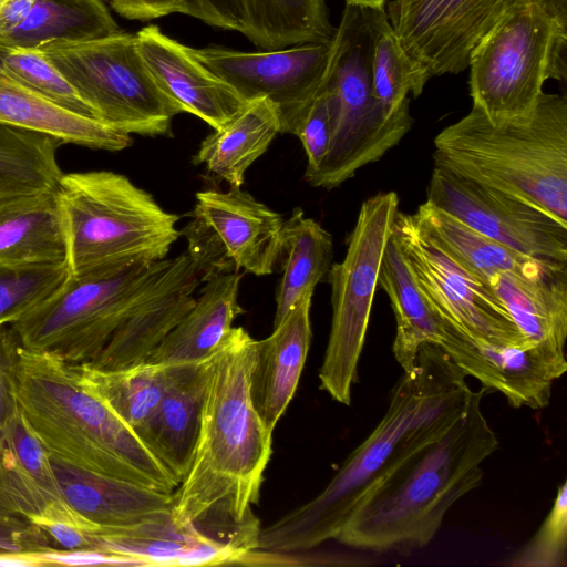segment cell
<instances>
[{
    "label": "cell",
    "mask_w": 567,
    "mask_h": 567,
    "mask_svg": "<svg viewBox=\"0 0 567 567\" xmlns=\"http://www.w3.org/2000/svg\"><path fill=\"white\" fill-rule=\"evenodd\" d=\"M257 340L233 327L208 358L199 434L186 477L174 492L173 520L228 547L239 560L258 548L260 497L272 432L251 398Z\"/></svg>",
    "instance_id": "1"
},
{
    "label": "cell",
    "mask_w": 567,
    "mask_h": 567,
    "mask_svg": "<svg viewBox=\"0 0 567 567\" xmlns=\"http://www.w3.org/2000/svg\"><path fill=\"white\" fill-rule=\"evenodd\" d=\"M466 374L436 344L425 343L403 372L375 429L308 503L260 528L258 550L289 554L334 539L372 489L402 462L439 439L465 412Z\"/></svg>",
    "instance_id": "2"
},
{
    "label": "cell",
    "mask_w": 567,
    "mask_h": 567,
    "mask_svg": "<svg viewBox=\"0 0 567 567\" xmlns=\"http://www.w3.org/2000/svg\"><path fill=\"white\" fill-rule=\"evenodd\" d=\"M473 391L465 412L439 439L390 472L334 539L373 553L410 555L436 535L447 511L483 480V462L499 445Z\"/></svg>",
    "instance_id": "3"
},
{
    "label": "cell",
    "mask_w": 567,
    "mask_h": 567,
    "mask_svg": "<svg viewBox=\"0 0 567 567\" xmlns=\"http://www.w3.org/2000/svg\"><path fill=\"white\" fill-rule=\"evenodd\" d=\"M12 378L20 413L58 461L161 493L179 486L134 430L89 390L75 367L17 344Z\"/></svg>",
    "instance_id": "4"
},
{
    "label": "cell",
    "mask_w": 567,
    "mask_h": 567,
    "mask_svg": "<svg viewBox=\"0 0 567 567\" xmlns=\"http://www.w3.org/2000/svg\"><path fill=\"white\" fill-rule=\"evenodd\" d=\"M434 165L501 190L567 225V97L542 93L526 115L493 122L478 107L434 138Z\"/></svg>",
    "instance_id": "5"
},
{
    "label": "cell",
    "mask_w": 567,
    "mask_h": 567,
    "mask_svg": "<svg viewBox=\"0 0 567 567\" xmlns=\"http://www.w3.org/2000/svg\"><path fill=\"white\" fill-rule=\"evenodd\" d=\"M55 194L64 220L71 276L163 260L181 236L176 228L179 217L122 174H62Z\"/></svg>",
    "instance_id": "6"
},
{
    "label": "cell",
    "mask_w": 567,
    "mask_h": 567,
    "mask_svg": "<svg viewBox=\"0 0 567 567\" xmlns=\"http://www.w3.org/2000/svg\"><path fill=\"white\" fill-rule=\"evenodd\" d=\"M386 18L384 8L346 3L319 90L328 102L331 140L319 169L307 181L315 187L340 186L361 167L379 161L413 124L410 101L389 112L373 94V42Z\"/></svg>",
    "instance_id": "7"
},
{
    "label": "cell",
    "mask_w": 567,
    "mask_h": 567,
    "mask_svg": "<svg viewBox=\"0 0 567 567\" xmlns=\"http://www.w3.org/2000/svg\"><path fill=\"white\" fill-rule=\"evenodd\" d=\"M167 262L165 258L111 272L70 275L51 297L8 327L20 348L89 368Z\"/></svg>",
    "instance_id": "8"
},
{
    "label": "cell",
    "mask_w": 567,
    "mask_h": 567,
    "mask_svg": "<svg viewBox=\"0 0 567 567\" xmlns=\"http://www.w3.org/2000/svg\"><path fill=\"white\" fill-rule=\"evenodd\" d=\"M567 31L537 4L512 0L471 52L473 106L493 122L528 114L548 79L566 81Z\"/></svg>",
    "instance_id": "9"
},
{
    "label": "cell",
    "mask_w": 567,
    "mask_h": 567,
    "mask_svg": "<svg viewBox=\"0 0 567 567\" xmlns=\"http://www.w3.org/2000/svg\"><path fill=\"white\" fill-rule=\"evenodd\" d=\"M39 49L72 84L97 121L132 135L172 136L183 109L157 84L137 48L122 30L82 42H51Z\"/></svg>",
    "instance_id": "10"
},
{
    "label": "cell",
    "mask_w": 567,
    "mask_h": 567,
    "mask_svg": "<svg viewBox=\"0 0 567 567\" xmlns=\"http://www.w3.org/2000/svg\"><path fill=\"white\" fill-rule=\"evenodd\" d=\"M398 212L395 192L378 193L365 199L343 260L331 265L327 275L331 285L332 320L319 380L321 389L344 405L351 404L380 266Z\"/></svg>",
    "instance_id": "11"
},
{
    "label": "cell",
    "mask_w": 567,
    "mask_h": 567,
    "mask_svg": "<svg viewBox=\"0 0 567 567\" xmlns=\"http://www.w3.org/2000/svg\"><path fill=\"white\" fill-rule=\"evenodd\" d=\"M392 236L423 296L446 322L478 347L534 348L492 290L470 276L427 238L412 215L398 212Z\"/></svg>",
    "instance_id": "12"
},
{
    "label": "cell",
    "mask_w": 567,
    "mask_h": 567,
    "mask_svg": "<svg viewBox=\"0 0 567 567\" xmlns=\"http://www.w3.org/2000/svg\"><path fill=\"white\" fill-rule=\"evenodd\" d=\"M284 219L239 187L198 192L181 231L200 280L224 272L269 275L278 261Z\"/></svg>",
    "instance_id": "13"
},
{
    "label": "cell",
    "mask_w": 567,
    "mask_h": 567,
    "mask_svg": "<svg viewBox=\"0 0 567 567\" xmlns=\"http://www.w3.org/2000/svg\"><path fill=\"white\" fill-rule=\"evenodd\" d=\"M189 52L244 100L271 101L279 113L281 133L295 134L319 93L332 41L256 52L189 47Z\"/></svg>",
    "instance_id": "14"
},
{
    "label": "cell",
    "mask_w": 567,
    "mask_h": 567,
    "mask_svg": "<svg viewBox=\"0 0 567 567\" xmlns=\"http://www.w3.org/2000/svg\"><path fill=\"white\" fill-rule=\"evenodd\" d=\"M426 202L524 255L567 264V225L501 190L434 165Z\"/></svg>",
    "instance_id": "15"
},
{
    "label": "cell",
    "mask_w": 567,
    "mask_h": 567,
    "mask_svg": "<svg viewBox=\"0 0 567 567\" xmlns=\"http://www.w3.org/2000/svg\"><path fill=\"white\" fill-rule=\"evenodd\" d=\"M512 0H392L391 25L410 58L430 76L456 74Z\"/></svg>",
    "instance_id": "16"
},
{
    "label": "cell",
    "mask_w": 567,
    "mask_h": 567,
    "mask_svg": "<svg viewBox=\"0 0 567 567\" xmlns=\"http://www.w3.org/2000/svg\"><path fill=\"white\" fill-rule=\"evenodd\" d=\"M0 508L43 529L62 522L91 535L87 523L64 499L50 453L19 409L0 429Z\"/></svg>",
    "instance_id": "17"
},
{
    "label": "cell",
    "mask_w": 567,
    "mask_h": 567,
    "mask_svg": "<svg viewBox=\"0 0 567 567\" xmlns=\"http://www.w3.org/2000/svg\"><path fill=\"white\" fill-rule=\"evenodd\" d=\"M202 282L185 251L168 262L148 295L118 327L89 370L115 371L148 361L166 334L194 306Z\"/></svg>",
    "instance_id": "18"
},
{
    "label": "cell",
    "mask_w": 567,
    "mask_h": 567,
    "mask_svg": "<svg viewBox=\"0 0 567 567\" xmlns=\"http://www.w3.org/2000/svg\"><path fill=\"white\" fill-rule=\"evenodd\" d=\"M184 14L245 35L258 50L330 42L326 0H181Z\"/></svg>",
    "instance_id": "19"
},
{
    "label": "cell",
    "mask_w": 567,
    "mask_h": 567,
    "mask_svg": "<svg viewBox=\"0 0 567 567\" xmlns=\"http://www.w3.org/2000/svg\"><path fill=\"white\" fill-rule=\"evenodd\" d=\"M439 347L466 377L477 379L485 391L502 393L516 409L546 408L554 382L567 370L566 357L535 347H478L450 323Z\"/></svg>",
    "instance_id": "20"
},
{
    "label": "cell",
    "mask_w": 567,
    "mask_h": 567,
    "mask_svg": "<svg viewBox=\"0 0 567 567\" xmlns=\"http://www.w3.org/2000/svg\"><path fill=\"white\" fill-rule=\"evenodd\" d=\"M135 35L138 51L153 78L183 112L219 130L248 104L197 61L189 47L164 34L157 25L150 24Z\"/></svg>",
    "instance_id": "21"
},
{
    "label": "cell",
    "mask_w": 567,
    "mask_h": 567,
    "mask_svg": "<svg viewBox=\"0 0 567 567\" xmlns=\"http://www.w3.org/2000/svg\"><path fill=\"white\" fill-rule=\"evenodd\" d=\"M66 503L87 523L91 535L110 537L117 533L172 517L174 493L84 471L50 455Z\"/></svg>",
    "instance_id": "22"
},
{
    "label": "cell",
    "mask_w": 567,
    "mask_h": 567,
    "mask_svg": "<svg viewBox=\"0 0 567 567\" xmlns=\"http://www.w3.org/2000/svg\"><path fill=\"white\" fill-rule=\"evenodd\" d=\"M412 216L427 238L486 287L498 274L538 280L567 269V264L537 259L504 246L429 202Z\"/></svg>",
    "instance_id": "23"
},
{
    "label": "cell",
    "mask_w": 567,
    "mask_h": 567,
    "mask_svg": "<svg viewBox=\"0 0 567 567\" xmlns=\"http://www.w3.org/2000/svg\"><path fill=\"white\" fill-rule=\"evenodd\" d=\"M311 299L295 307L269 337L257 340L251 398L271 432L292 400L306 363L312 337Z\"/></svg>",
    "instance_id": "24"
},
{
    "label": "cell",
    "mask_w": 567,
    "mask_h": 567,
    "mask_svg": "<svg viewBox=\"0 0 567 567\" xmlns=\"http://www.w3.org/2000/svg\"><path fill=\"white\" fill-rule=\"evenodd\" d=\"M208 382V359L188 365L135 431L148 451L181 482L194 456Z\"/></svg>",
    "instance_id": "25"
},
{
    "label": "cell",
    "mask_w": 567,
    "mask_h": 567,
    "mask_svg": "<svg viewBox=\"0 0 567 567\" xmlns=\"http://www.w3.org/2000/svg\"><path fill=\"white\" fill-rule=\"evenodd\" d=\"M241 272L217 274L205 280L198 299L166 334L147 362L198 363L208 359L243 313L238 302Z\"/></svg>",
    "instance_id": "26"
},
{
    "label": "cell",
    "mask_w": 567,
    "mask_h": 567,
    "mask_svg": "<svg viewBox=\"0 0 567 567\" xmlns=\"http://www.w3.org/2000/svg\"><path fill=\"white\" fill-rule=\"evenodd\" d=\"M0 124L42 133L92 150L109 152L128 147L131 135L100 121L71 112L23 86L0 66Z\"/></svg>",
    "instance_id": "27"
},
{
    "label": "cell",
    "mask_w": 567,
    "mask_h": 567,
    "mask_svg": "<svg viewBox=\"0 0 567 567\" xmlns=\"http://www.w3.org/2000/svg\"><path fill=\"white\" fill-rule=\"evenodd\" d=\"M487 286L529 344L566 357L567 269L538 280L498 274Z\"/></svg>",
    "instance_id": "28"
},
{
    "label": "cell",
    "mask_w": 567,
    "mask_h": 567,
    "mask_svg": "<svg viewBox=\"0 0 567 567\" xmlns=\"http://www.w3.org/2000/svg\"><path fill=\"white\" fill-rule=\"evenodd\" d=\"M63 260L66 237L55 190L0 198V264Z\"/></svg>",
    "instance_id": "29"
},
{
    "label": "cell",
    "mask_w": 567,
    "mask_h": 567,
    "mask_svg": "<svg viewBox=\"0 0 567 567\" xmlns=\"http://www.w3.org/2000/svg\"><path fill=\"white\" fill-rule=\"evenodd\" d=\"M378 287L386 292L395 316L393 355L404 372L411 371L423 344L441 343L447 322L423 296L392 235L382 257Z\"/></svg>",
    "instance_id": "30"
},
{
    "label": "cell",
    "mask_w": 567,
    "mask_h": 567,
    "mask_svg": "<svg viewBox=\"0 0 567 567\" xmlns=\"http://www.w3.org/2000/svg\"><path fill=\"white\" fill-rule=\"evenodd\" d=\"M278 133L281 123L275 104L266 97L251 100L229 123L202 141L192 163L240 188L246 171Z\"/></svg>",
    "instance_id": "31"
},
{
    "label": "cell",
    "mask_w": 567,
    "mask_h": 567,
    "mask_svg": "<svg viewBox=\"0 0 567 567\" xmlns=\"http://www.w3.org/2000/svg\"><path fill=\"white\" fill-rule=\"evenodd\" d=\"M333 257V240L313 218L295 208L284 220L278 261L282 277L276 295L274 327L301 301L312 298L316 286L328 275Z\"/></svg>",
    "instance_id": "32"
},
{
    "label": "cell",
    "mask_w": 567,
    "mask_h": 567,
    "mask_svg": "<svg viewBox=\"0 0 567 567\" xmlns=\"http://www.w3.org/2000/svg\"><path fill=\"white\" fill-rule=\"evenodd\" d=\"M102 0H35L25 20L0 37V45L37 49L51 42H82L120 32Z\"/></svg>",
    "instance_id": "33"
},
{
    "label": "cell",
    "mask_w": 567,
    "mask_h": 567,
    "mask_svg": "<svg viewBox=\"0 0 567 567\" xmlns=\"http://www.w3.org/2000/svg\"><path fill=\"white\" fill-rule=\"evenodd\" d=\"M189 364L145 362L115 371L75 368L89 390L135 432Z\"/></svg>",
    "instance_id": "34"
},
{
    "label": "cell",
    "mask_w": 567,
    "mask_h": 567,
    "mask_svg": "<svg viewBox=\"0 0 567 567\" xmlns=\"http://www.w3.org/2000/svg\"><path fill=\"white\" fill-rule=\"evenodd\" d=\"M206 539L178 526L169 517L124 529L114 536H94V549L123 557L132 565L181 566L183 559Z\"/></svg>",
    "instance_id": "35"
},
{
    "label": "cell",
    "mask_w": 567,
    "mask_h": 567,
    "mask_svg": "<svg viewBox=\"0 0 567 567\" xmlns=\"http://www.w3.org/2000/svg\"><path fill=\"white\" fill-rule=\"evenodd\" d=\"M371 80L374 96L389 112L409 102L410 92L414 97L420 96L430 80L402 47L389 18L382 22L373 42Z\"/></svg>",
    "instance_id": "36"
},
{
    "label": "cell",
    "mask_w": 567,
    "mask_h": 567,
    "mask_svg": "<svg viewBox=\"0 0 567 567\" xmlns=\"http://www.w3.org/2000/svg\"><path fill=\"white\" fill-rule=\"evenodd\" d=\"M69 277L66 260L0 264V327L14 322L41 305Z\"/></svg>",
    "instance_id": "37"
},
{
    "label": "cell",
    "mask_w": 567,
    "mask_h": 567,
    "mask_svg": "<svg viewBox=\"0 0 567 567\" xmlns=\"http://www.w3.org/2000/svg\"><path fill=\"white\" fill-rule=\"evenodd\" d=\"M0 66L37 94L71 112L95 118L91 107L39 49L0 45Z\"/></svg>",
    "instance_id": "38"
},
{
    "label": "cell",
    "mask_w": 567,
    "mask_h": 567,
    "mask_svg": "<svg viewBox=\"0 0 567 567\" xmlns=\"http://www.w3.org/2000/svg\"><path fill=\"white\" fill-rule=\"evenodd\" d=\"M567 482L558 486L551 509L532 539L508 565L515 567L567 566Z\"/></svg>",
    "instance_id": "39"
},
{
    "label": "cell",
    "mask_w": 567,
    "mask_h": 567,
    "mask_svg": "<svg viewBox=\"0 0 567 567\" xmlns=\"http://www.w3.org/2000/svg\"><path fill=\"white\" fill-rule=\"evenodd\" d=\"M302 143L307 155L305 178L308 181L323 162L331 140V120L328 102L319 92L295 134Z\"/></svg>",
    "instance_id": "40"
},
{
    "label": "cell",
    "mask_w": 567,
    "mask_h": 567,
    "mask_svg": "<svg viewBox=\"0 0 567 567\" xmlns=\"http://www.w3.org/2000/svg\"><path fill=\"white\" fill-rule=\"evenodd\" d=\"M50 536L38 525L0 508V554H29L50 550Z\"/></svg>",
    "instance_id": "41"
},
{
    "label": "cell",
    "mask_w": 567,
    "mask_h": 567,
    "mask_svg": "<svg viewBox=\"0 0 567 567\" xmlns=\"http://www.w3.org/2000/svg\"><path fill=\"white\" fill-rule=\"evenodd\" d=\"M16 348L17 342L9 327H0V429L18 409L12 378Z\"/></svg>",
    "instance_id": "42"
},
{
    "label": "cell",
    "mask_w": 567,
    "mask_h": 567,
    "mask_svg": "<svg viewBox=\"0 0 567 567\" xmlns=\"http://www.w3.org/2000/svg\"><path fill=\"white\" fill-rule=\"evenodd\" d=\"M115 12L128 20L147 21L171 13H184L181 0H110Z\"/></svg>",
    "instance_id": "43"
},
{
    "label": "cell",
    "mask_w": 567,
    "mask_h": 567,
    "mask_svg": "<svg viewBox=\"0 0 567 567\" xmlns=\"http://www.w3.org/2000/svg\"><path fill=\"white\" fill-rule=\"evenodd\" d=\"M35 556L42 560L44 565H70V566H83V565H100V564H112V565H132L127 559L105 554L92 549H79V550H47Z\"/></svg>",
    "instance_id": "44"
},
{
    "label": "cell",
    "mask_w": 567,
    "mask_h": 567,
    "mask_svg": "<svg viewBox=\"0 0 567 567\" xmlns=\"http://www.w3.org/2000/svg\"><path fill=\"white\" fill-rule=\"evenodd\" d=\"M44 530L61 547L68 550L94 549V536L84 533L78 527L62 523L53 522L45 526Z\"/></svg>",
    "instance_id": "45"
},
{
    "label": "cell",
    "mask_w": 567,
    "mask_h": 567,
    "mask_svg": "<svg viewBox=\"0 0 567 567\" xmlns=\"http://www.w3.org/2000/svg\"><path fill=\"white\" fill-rule=\"evenodd\" d=\"M35 0H0V37L17 29L29 16Z\"/></svg>",
    "instance_id": "46"
},
{
    "label": "cell",
    "mask_w": 567,
    "mask_h": 567,
    "mask_svg": "<svg viewBox=\"0 0 567 567\" xmlns=\"http://www.w3.org/2000/svg\"><path fill=\"white\" fill-rule=\"evenodd\" d=\"M540 7L564 31H567V0H523ZM512 2V1H511Z\"/></svg>",
    "instance_id": "47"
},
{
    "label": "cell",
    "mask_w": 567,
    "mask_h": 567,
    "mask_svg": "<svg viewBox=\"0 0 567 567\" xmlns=\"http://www.w3.org/2000/svg\"><path fill=\"white\" fill-rule=\"evenodd\" d=\"M41 559L29 554H0V567H34L43 566Z\"/></svg>",
    "instance_id": "48"
},
{
    "label": "cell",
    "mask_w": 567,
    "mask_h": 567,
    "mask_svg": "<svg viewBox=\"0 0 567 567\" xmlns=\"http://www.w3.org/2000/svg\"><path fill=\"white\" fill-rule=\"evenodd\" d=\"M385 2L386 0H346V3L373 9L384 8Z\"/></svg>",
    "instance_id": "49"
}]
</instances>
